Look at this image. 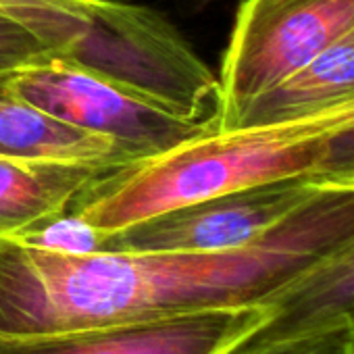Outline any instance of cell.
Wrapping results in <instances>:
<instances>
[{"instance_id": "9a60e30c", "label": "cell", "mask_w": 354, "mask_h": 354, "mask_svg": "<svg viewBox=\"0 0 354 354\" xmlns=\"http://www.w3.org/2000/svg\"><path fill=\"white\" fill-rule=\"evenodd\" d=\"M230 354H354V329H327L283 339L248 337Z\"/></svg>"}, {"instance_id": "d6986e66", "label": "cell", "mask_w": 354, "mask_h": 354, "mask_svg": "<svg viewBox=\"0 0 354 354\" xmlns=\"http://www.w3.org/2000/svg\"><path fill=\"white\" fill-rule=\"evenodd\" d=\"M352 36H354V30H352Z\"/></svg>"}, {"instance_id": "8fae6325", "label": "cell", "mask_w": 354, "mask_h": 354, "mask_svg": "<svg viewBox=\"0 0 354 354\" xmlns=\"http://www.w3.org/2000/svg\"><path fill=\"white\" fill-rule=\"evenodd\" d=\"M0 156L100 167L127 162V156L113 140L65 125L28 102L5 94H0Z\"/></svg>"}, {"instance_id": "7c38bea8", "label": "cell", "mask_w": 354, "mask_h": 354, "mask_svg": "<svg viewBox=\"0 0 354 354\" xmlns=\"http://www.w3.org/2000/svg\"><path fill=\"white\" fill-rule=\"evenodd\" d=\"M96 0H0V13L24 24L63 57L86 30Z\"/></svg>"}, {"instance_id": "6da1fadb", "label": "cell", "mask_w": 354, "mask_h": 354, "mask_svg": "<svg viewBox=\"0 0 354 354\" xmlns=\"http://www.w3.org/2000/svg\"><path fill=\"white\" fill-rule=\"evenodd\" d=\"M350 240L354 188L331 186L219 252L63 254L0 238V337L265 304Z\"/></svg>"}, {"instance_id": "5b68a950", "label": "cell", "mask_w": 354, "mask_h": 354, "mask_svg": "<svg viewBox=\"0 0 354 354\" xmlns=\"http://www.w3.org/2000/svg\"><path fill=\"white\" fill-rule=\"evenodd\" d=\"M354 30V0H288L238 9L219 71L217 129Z\"/></svg>"}, {"instance_id": "9c48e42d", "label": "cell", "mask_w": 354, "mask_h": 354, "mask_svg": "<svg viewBox=\"0 0 354 354\" xmlns=\"http://www.w3.org/2000/svg\"><path fill=\"white\" fill-rule=\"evenodd\" d=\"M104 169L109 167L0 156V238H19L67 213Z\"/></svg>"}, {"instance_id": "8992f818", "label": "cell", "mask_w": 354, "mask_h": 354, "mask_svg": "<svg viewBox=\"0 0 354 354\" xmlns=\"http://www.w3.org/2000/svg\"><path fill=\"white\" fill-rule=\"evenodd\" d=\"M317 188L306 177H292L215 196L104 236L100 250L219 252L240 248L281 223Z\"/></svg>"}, {"instance_id": "277c9868", "label": "cell", "mask_w": 354, "mask_h": 354, "mask_svg": "<svg viewBox=\"0 0 354 354\" xmlns=\"http://www.w3.org/2000/svg\"><path fill=\"white\" fill-rule=\"evenodd\" d=\"M0 94L28 102L65 125L113 140L127 160L217 129L215 123L175 115L57 55L0 77Z\"/></svg>"}, {"instance_id": "4fadbf2b", "label": "cell", "mask_w": 354, "mask_h": 354, "mask_svg": "<svg viewBox=\"0 0 354 354\" xmlns=\"http://www.w3.org/2000/svg\"><path fill=\"white\" fill-rule=\"evenodd\" d=\"M102 238L104 236H100L94 227L67 211L13 240L63 254H90L100 252Z\"/></svg>"}, {"instance_id": "ba28073f", "label": "cell", "mask_w": 354, "mask_h": 354, "mask_svg": "<svg viewBox=\"0 0 354 354\" xmlns=\"http://www.w3.org/2000/svg\"><path fill=\"white\" fill-rule=\"evenodd\" d=\"M263 306H267L269 319L250 335L254 339L354 329V240L304 271Z\"/></svg>"}, {"instance_id": "ac0fdd59", "label": "cell", "mask_w": 354, "mask_h": 354, "mask_svg": "<svg viewBox=\"0 0 354 354\" xmlns=\"http://www.w3.org/2000/svg\"><path fill=\"white\" fill-rule=\"evenodd\" d=\"M194 3H198V5H211V3H215V0H194Z\"/></svg>"}, {"instance_id": "52a82bcc", "label": "cell", "mask_w": 354, "mask_h": 354, "mask_svg": "<svg viewBox=\"0 0 354 354\" xmlns=\"http://www.w3.org/2000/svg\"><path fill=\"white\" fill-rule=\"evenodd\" d=\"M269 319L263 304L0 337V354H230Z\"/></svg>"}, {"instance_id": "2e32d148", "label": "cell", "mask_w": 354, "mask_h": 354, "mask_svg": "<svg viewBox=\"0 0 354 354\" xmlns=\"http://www.w3.org/2000/svg\"><path fill=\"white\" fill-rule=\"evenodd\" d=\"M57 53L24 24L0 13V77Z\"/></svg>"}, {"instance_id": "30bf717a", "label": "cell", "mask_w": 354, "mask_h": 354, "mask_svg": "<svg viewBox=\"0 0 354 354\" xmlns=\"http://www.w3.org/2000/svg\"><path fill=\"white\" fill-rule=\"evenodd\" d=\"M354 100V36L337 40L275 88L254 98L234 129L323 115Z\"/></svg>"}, {"instance_id": "7a4b0ae2", "label": "cell", "mask_w": 354, "mask_h": 354, "mask_svg": "<svg viewBox=\"0 0 354 354\" xmlns=\"http://www.w3.org/2000/svg\"><path fill=\"white\" fill-rule=\"evenodd\" d=\"M354 119V100L317 117L209 129L162 152L104 169L71 203L100 236L252 186L306 177L325 133Z\"/></svg>"}, {"instance_id": "3957f363", "label": "cell", "mask_w": 354, "mask_h": 354, "mask_svg": "<svg viewBox=\"0 0 354 354\" xmlns=\"http://www.w3.org/2000/svg\"><path fill=\"white\" fill-rule=\"evenodd\" d=\"M63 59L175 115L217 125V73L150 7L96 0L86 30Z\"/></svg>"}, {"instance_id": "5bb4252c", "label": "cell", "mask_w": 354, "mask_h": 354, "mask_svg": "<svg viewBox=\"0 0 354 354\" xmlns=\"http://www.w3.org/2000/svg\"><path fill=\"white\" fill-rule=\"evenodd\" d=\"M306 180L315 186L354 188V119L321 138Z\"/></svg>"}, {"instance_id": "e0dca14e", "label": "cell", "mask_w": 354, "mask_h": 354, "mask_svg": "<svg viewBox=\"0 0 354 354\" xmlns=\"http://www.w3.org/2000/svg\"><path fill=\"white\" fill-rule=\"evenodd\" d=\"M279 3H288V0H244L242 7H248V9H263V7H271V5H279Z\"/></svg>"}]
</instances>
